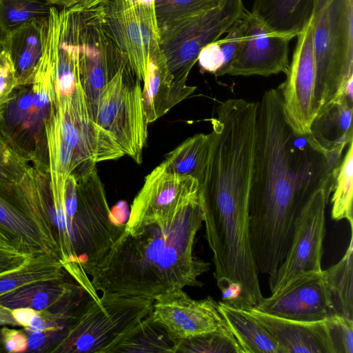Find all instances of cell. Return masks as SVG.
Wrapping results in <instances>:
<instances>
[{
	"label": "cell",
	"mask_w": 353,
	"mask_h": 353,
	"mask_svg": "<svg viewBox=\"0 0 353 353\" xmlns=\"http://www.w3.org/2000/svg\"><path fill=\"white\" fill-rule=\"evenodd\" d=\"M257 102L249 199L251 243L259 272L272 276L292 242L296 221L318 189L332 192L343 152L323 149L290 126L278 89Z\"/></svg>",
	"instance_id": "1"
},
{
	"label": "cell",
	"mask_w": 353,
	"mask_h": 353,
	"mask_svg": "<svg viewBox=\"0 0 353 353\" xmlns=\"http://www.w3.org/2000/svg\"><path fill=\"white\" fill-rule=\"evenodd\" d=\"M203 223L199 198L170 220L117 239L90 273L102 294L154 299L172 290L201 287L199 277L210 263L194 253L196 234Z\"/></svg>",
	"instance_id": "2"
},
{
	"label": "cell",
	"mask_w": 353,
	"mask_h": 353,
	"mask_svg": "<svg viewBox=\"0 0 353 353\" xmlns=\"http://www.w3.org/2000/svg\"><path fill=\"white\" fill-rule=\"evenodd\" d=\"M60 261L95 301L100 296L90 274L125 231L114 221L96 166L70 174L64 186L50 183Z\"/></svg>",
	"instance_id": "3"
},
{
	"label": "cell",
	"mask_w": 353,
	"mask_h": 353,
	"mask_svg": "<svg viewBox=\"0 0 353 353\" xmlns=\"http://www.w3.org/2000/svg\"><path fill=\"white\" fill-rule=\"evenodd\" d=\"M99 304L88 296L50 352H115L151 314L153 299L102 294Z\"/></svg>",
	"instance_id": "4"
},
{
	"label": "cell",
	"mask_w": 353,
	"mask_h": 353,
	"mask_svg": "<svg viewBox=\"0 0 353 353\" xmlns=\"http://www.w3.org/2000/svg\"><path fill=\"white\" fill-rule=\"evenodd\" d=\"M54 100L53 68L43 52L32 83L17 86L0 110V133L37 170L49 172L46 124Z\"/></svg>",
	"instance_id": "5"
},
{
	"label": "cell",
	"mask_w": 353,
	"mask_h": 353,
	"mask_svg": "<svg viewBox=\"0 0 353 353\" xmlns=\"http://www.w3.org/2000/svg\"><path fill=\"white\" fill-rule=\"evenodd\" d=\"M310 24L319 112L353 77V0H314Z\"/></svg>",
	"instance_id": "6"
},
{
	"label": "cell",
	"mask_w": 353,
	"mask_h": 353,
	"mask_svg": "<svg viewBox=\"0 0 353 353\" xmlns=\"http://www.w3.org/2000/svg\"><path fill=\"white\" fill-rule=\"evenodd\" d=\"M243 0H219L210 8L176 21L161 30L159 48L176 86L189 90L188 77L200 50L221 39L245 12Z\"/></svg>",
	"instance_id": "7"
},
{
	"label": "cell",
	"mask_w": 353,
	"mask_h": 353,
	"mask_svg": "<svg viewBox=\"0 0 353 353\" xmlns=\"http://www.w3.org/2000/svg\"><path fill=\"white\" fill-rule=\"evenodd\" d=\"M46 134L47 140L71 149L82 166L125 155L110 134L92 119L81 83L70 96L54 92Z\"/></svg>",
	"instance_id": "8"
},
{
	"label": "cell",
	"mask_w": 353,
	"mask_h": 353,
	"mask_svg": "<svg viewBox=\"0 0 353 353\" xmlns=\"http://www.w3.org/2000/svg\"><path fill=\"white\" fill-rule=\"evenodd\" d=\"M94 121L110 134L125 155L141 163L148 123L143 88L129 63L102 90Z\"/></svg>",
	"instance_id": "9"
},
{
	"label": "cell",
	"mask_w": 353,
	"mask_h": 353,
	"mask_svg": "<svg viewBox=\"0 0 353 353\" xmlns=\"http://www.w3.org/2000/svg\"><path fill=\"white\" fill-rule=\"evenodd\" d=\"M330 194L327 190L319 188L303 208L286 256L276 272L269 277L272 294L280 292L302 276L322 272L325 208Z\"/></svg>",
	"instance_id": "10"
},
{
	"label": "cell",
	"mask_w": 353,
	"mask_h": 353,
	"mask_svg": "<svg viewBox=\"0 0 353 353\" xmlns=\"http://www.w3.org/2000/svg\"><path fill=\"white\" fill-rule=\"evenodd\" d=\"M107 26L141 82L149 60L161 54L155 0H108Z\"/></svg>",
	"instance_id": "11"
},
{
	"label": "cell",
	"mask_w": 353,
	"mask_h": 353,
	"mask_svg": "<svg viewBox=\"0 0 353 353\" xmlns=\"http://www.w3.org/2000/svg\"><path fill=\"white\" fill-rule=\"evenodd\" d=\"M198 197V181L169 170L163 161L145 176L131 205L125 232L134 235L149 225L168 221Z\"/></svg>",
	"instance_id": "12"
},
{
	"label": "cell",
	"mask_w": 353,
	"mask_h": 353,
	"mask_svg": "<svg viewBox=\"0 0 353 353\" xmlns=\"http://www.w3.org/2000/svg\"><path fill=\"white\" fill-rule=\"evenodd\" d=\"M285 81L278 87L287 119L296 134H310L318 114L316 102V68L310 21L297 35Z\"/></svg>",
	"instance_id": "13"
},
{
	"label": "cell",
	"mask_w": 353,
	"mask_h": 353,
	"mask_svg": "<svg viewBox=\"0 0 353 353\" xmlns=\"http://www.w3.org/2000/svg\"><path fill=\"white\" fill-rule=\"evenodd\" d=\"M151 317L176 341L210 332L226 325L218 302L213 298L193 299L183 289L172 290L157 296Z\"/></svg>",
	"instance_id": "14"
},
{
	"label": "cell",
	"mask_w": 353,
	"mask_h": 353,
	"mask_svg": "<svg viewBox=\"0 0 353 353\" xmlns=\"http://www.w3.org/2000/svg\"><path fill=\"white\" fill-rule=\"evenodd\" d=\"M241 47L224 75L268 77L288 70L290 39L272 33L247 11Z\"/></svg>",
	"instance_id": "15"
},
{
	"label": "cell",
	"mask_w": 353,
	"mask_h": 353,
	"mask_svg": "<svg viewBox=\"0 0 353 353\" xmlns=\"http://www.w3.org/2000/svg\"><path fill=\"white\" fill-rule=\"evenodd\" d=\"M255 307L279 317L319 321L334 314L323 270L302 276L284 289L264 298Z\"/></svg>",
	"instance_id": "16"
},
{
	"label": "cell",
	"mask_w": 353,
	"mask_h": 353,
	"mask_svg": "<svg viewBox=\"0 0 353 353\" xmlns=\"http://www.w3.org/2000/svg\"><path fill=\"white\" fill-rule=\"evenodd\" d=\"M89 296L69 274L33 282L0 296V305L73 315Z\"/></svg>",
	"instance_id": "17"
},
{
	"label": "cell",
	"mask_w": 353,
	"mask_h": 353,
	"mask_svg": "<svg viewBox=\"0 0 353 353\" xmlns=\"http://www.w3.org/2000/svg\"><path fill=\"white\" fill-rule=\"evenodd\" d=\"M0 236L11 252L37 256H59V248L19 206L9 182L0 180Z\"/></svg>",
	"instance_id": "18"
},
{
	"label": "cell",
	"mask_w": 353,
	"mask_h": 353,
	"mask_svg": "<svg viewBox=\"0 0 353 353\" xmlns=\"http://www.w3.org/2000/svg\"><path fill=\"white\" fill-rule=\"evenodd\" d=\"M242 310L266 329L283 353H335L326 320L301 321L269 314L255 307Z\"/></svg>",
	"instance_id": "19"
},
{
	"label": "cell",
	"mask_w": 353,
	"mask_h": 353,
	"mask_svg": "<svg viewBox=\"0 0 353 353\" xmlns=\"http://www.w3.org/2000/svg\"><path fill=\"white\" fill-rule=\"evenodd\" d=\"M47 28L48 17H43L8 33L5 50L12 61L17 86L32 83L43 54Z\"/></svg>",
	"instance_id": "20"
},
{
	"label": "cell",
	"mask_w": 353,
	"mask_h": 353,
	"mask_svg": "<svg viewBox=\"0 0 353 353\" xmlns=\"http://www.w3.org/2000/svg\"><path fill=\"white\" fill-rule=\"evenodd\" d=\"M143 83V105L148 123L166 114L196 89L195 86L189 90L176 86L162 53L149 60Z\"/></svg>",
	"instance_id": "21"
},
{
	"label": "cell",
	"mask_w": 353,
	"mask_h": 353,
	"mask_svg": "<svg viewBox=\"0 0 353 353\" xmlns=\"http://www.w3.org/2000/svg\"><path fill=\"white\" fill-rule=\"evenodd\" d=\"M314 0H255L251 11L270 32L289 39L309 23Z\"/></svg>",
	"instance_id": "22"
},
{
	"label": "cell",
	"mask_w": 353,
	"mask_h": 353,
	"mask_svg": "<svg viewBox=\"0 0 353 353\" xmlns=\"http://www.w3.org/2000/svg\"><path fill=\"white\" fill-rule=\"evenodd\" d=\"M353 102L341 94L319 110L310 127L312 138L325 150L343 152L353 141Z\"/></svg>",
	"instance_id": "23"
},
{
	"label": "cell",
	"mask_w": 353,
	"mask_h": 353,
	"mask_svg": "<svg viewBox=\"0 0 353 353\" xmlns=\"http://www.w3.org/2000/svg\"><path fill=\"white\" fill-rule=\"evenodd\" d=\"M220 313L243 353H283L279 343L245 310L218 302Z\"/></svg>",
	"instance_id": "24"
},
{
	"label": "cell",
	"mask_w": 353,
	"mask_h": 353,
	"mask_svg": "<svg viewBox=\"0 0 353 353\" xmlns=\"http://www.w3.org/2000/svg\"><path fill=\"white\" fill-rule=\"evenodd\" d=\"M348 247L341 259L323 270L334 314L353 319V225Z\"/></svg>",
	"instance_id": "25"
},
{
	"label": "cell",
	"mask_w": 353,
	"mask_h": 353,
	"mask_svg": "<svg viewBox=\"0 0 353 353\" xmlns=\"http://www.w3.org/2000/svg\"><path fill=\"white\" fill-rule=\"evenodd\" d=\"M68 274L58 256L48 254L32 256L23 265L0 274V296L26 284Z\"/></svg>",
	"instance_id": "26"
},
{
	"label": "cell",
	"mask_w": 353,
	"mask_h": 353,
	"mask_svg": "<svg viewBox=\"0 0 353 353\" xmlns=\"http://www.w3.org/2000/svg\"><path fill=\"white\" fill-rule=\"evenodd\" d=\"M210 134L199 133L189 137L166 155L168 169L177 174L199 179L208 149Z\"/></svg>",
	"instance_id": "27"
},
{
	"label": "cell",
	"mask_w": 353,
	"mask_h": 353,
	"mask_svg": "<svg viewBox=\"0 0 353 353\" xmlns=\"http://www.w3.org/2000/svg\"><path fill=\"white\" fill-rule=\"evenodd\" d=\"M176 341L154 321L151 314L115 350V352H176Z\"/></svg>",
	"instance_id": "28"
},
{
	"label": "cell",
	"mask_w": 353,
	"mask_h": 353,
	"mask_svg": "<svg viewBox=\"0 0 353 353\" xmlns=\"http://www.w3.org/2000/svg\"><path fill=\"white\" fill-rule=\"evenodd\" d=\"M352 187L353 141L347 145V149L336 170L331 199L332 218L335 221L346 219L350 225H353Z\"/></svg>",
	"instance_id": "29"
},
{
	"label": "cell",
	"mask_w": 353,
	"mask_h": 353,
	"mask_svg": "<svg viewBox=\"0 0 353 353\" xmlns=\"http://www.w3.org/2000/svg\"><path fill=\"white\" fill-rule=\"evenodd\" d=\"M176 352L243 353L227 324L210 332L176 341Z\"/></svg>",
	"instance_id": "30"
},
{
	"label": "cell",
	"mask_w": 353,
	"mask_h": 353,
	"mask_svg": "<svg viewBox=\"0 0 353 353\" xmlns=\"http://www.w3.org/2000/svg\"><path fill=\"white\" fill-rule=\"evenodd\" d=\"M52 6L41 0H0V26L9 33L33 19L48 17Z\"/></svg>",
	"instance_id": "31"
},
{
	"label": "cell",
	"mask_w": 353,
	"mask_h": 353,
	"mask_svg": "<svg viewBox=\"0 0 353 353\" xmlns=\"http://www.w3.org/2000/svg\"><path fill=\"white\" fill-rule=\"evenodd\" d=\"M219 0H155L159 32L172 23L212 8Z\"/></svg>",
	"instance_id": "32"
},
{
	"label": "cell",
	"mask_w": 353,
	"mask_h": 353,
	"mask_svg": "<svg viewBox=\"0 0 353 353\" xmlns=\"http://www.w3.org/2000/svg\"><path fill=\"white\" fill-rule=\"evenodd\" d=\"M17 153L0 133V180L18 182L31 166Z\"/></svg>",
	"instance_id": "33"
},
{
	"label": "cell",
	"mask_w": 353,
	"mask_h": 353,
	"mask_svg": "<svg viewBox=\"0 0 353 353\" xmlns=\"http://www.w3.org/2000/svg\"><path fill=\"white\" fill-rule=\"evenodd\" d=\"M246 14L247 10L234 22L227 31L226 35L217 40L223 56V64L214 74L216 77L224 75L225 70L232 62L241 47L247 25Z\"/></svg>",
	"instance_id": "34"
},
{
	"label": "cell",
	"mask_w": 353,
	"mask_h": 353,
	"mask_svg": "<svg viewBox=\"0 0 353 353\" xmlns=\"http://www.w3.org/2000/svg\"><path fill=\"white\" fill-rule=\"evenodd\" d=\"M325 320L335 353H353V319L333 314Z\"/></svg>",
	"instance_id": "35"
},
{
	"label": "cell",
	"mask_w": 353,
	"mask_h": 353,
	"mask_svg": "<svg viewBox=\"0 0 353 353\" xmlns=\"http://www.w3.org/2000/svg\"><path fill=\"white\" fill-rule=\"evenodd\" d=\"M17 86L14 68L9 54L0 52V110Z\"/></svg>",
	"instance_id": "36"
},
{
	"label": "cell",
	"mask_w": 353,
	"mask_h": 353,
	"mask_svg": "<svg viewBox=\"0 0 353 353\" xmlns=\"http://www.w3.org/2000/svg\"><path fill=\"white\" fill-rule=\"evenodd\" d=\"M197 61L202 70L215 74L223 64V56L218 41L204 46L199 53Z\"/></svg>",
	"instance_id": "37"
},
{
	"label": "cell",
	"mask_w": 353,
	"mask_h": 353,
	"mask_svg": "<svg viewBox=\"0 0 353 353\" xmlns=\"http://www.w3.org/2000/svg\"><path fill=\"white\" fill-rule=\"evenodd\" d=\"M2 342L4 351L10 353L26 352L28 350V335L22 330L1 327Z\"/></svg>",
	"instance_id": "38"
},
{
	"label": "cell",
	"mask_w": 353,
	"mask_h": 353,
	"mask_svg": "<svg viewBox=\"0 0 353 353\" xmlns=\"http://www.w3.org/2000/svg\"><path fill=\"white\" fill-rule=\"evenodd\" d=\"M221 292V301L233 307L241 308L242 288L239 283L221 280L216 282Z\"/></svg>",
	"instance_id": "39"
},
{
	"label": "cell",
	"mask_w": 353,
	"mask_h": 353,
	"mask_svg": "<svg viewBox=\"0 0 353 353\" xmlns=\"http://www.w3.org/2000/svg\"><path fill=\"white\" fill-rule=\"evenodd\" d=\"M31 257L23 254L0 250V274L23 265Z\"/></svg>",
	"instance_id": "40"
},
{
	"label": "cell",
	"mask_w": 353,
	"mask_h": 353,
	"mask_svg": "<svg viewBox=\"0 0 353 353\" xmlns=\"http://www.w3.org/2000/svg\"><path fill=\"white\" fill-rule=\"evenodd\" d=\"M37 310L30 307H18L11 310L13 319L17 326L28 327Z\"/></svg>",
	"instance_id": "41"
},
{
	"label": "cell",
	"mask_w": 353,
	"mask_h": 353,
	"mask_svg": "<svg viewBox=\"0 0 353 353\" xmlns=\"http://www.w3.org/2000/svg\"><path fill=\"white\" fill-rule=\"evenodd\" d=\"M60 8L72 7L82 0H41Z\"/></svg>",
	"instance_id": "42"
},
{
	"label": "cell",
	"mask_w": 353,
	"mask_h": 353,
	"mask_svg": "<svg viewBox=\"0 0 353 353\" xmlns=\"http://www.w3.org/2000/svg\"><path fill=\"white\" fill-rule=\"evenodd\" d=\"M7 35L8 33L0 26V52L5 50Z\"/></svg>",
	"instance_id": "43"
},
{
	"label": "cell",
	"mask_w": 353,
	"mask_h": 353,
	"mask_svg": "<svg viewBox=\"0 0 353 353\" xmlns=\"http://www.w3.org/2000/svg\"><path fill=\"white\" fill-rule=\"evenodd\" d=\"M0 250L9 251L8 246L6 245V244L5 243V242L1 239V236H0Z\"/></svg>",
	"instance_id": "44"
}]
</instances>
